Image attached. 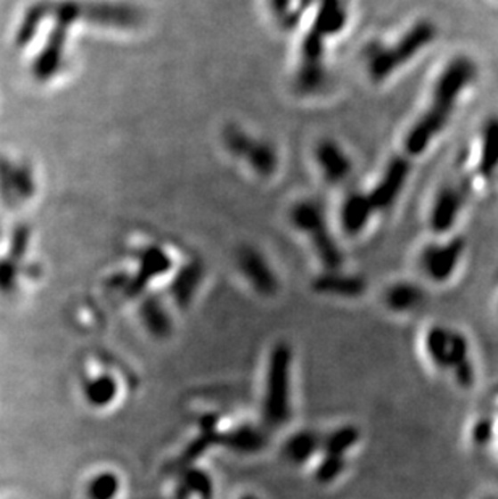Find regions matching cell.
I'll list each match as a JSON object with an SVG mask.
<instances>
[{
  "label": "cell",
  "mask_w": 498,
  "mask_h": 499,
  "mask_svg": "<svg viewBox=\"0 0 498 499\" xmlns=\"http://www.w3.org/2000/svg\"><path fill=\"white\" fill-rule=\"evenodd\" d=\"M141 322L148 333L158 339L168 338L172 333V319L160 299L151 296L141 304Z\"/></svg>",
  "instance_id": "17"
},
{
  "label": "cell",
  "mask_w": 498,
  "mask_h": 499,
  "mask_svg": "<svg viewBox=\"0 0 498 499\" xmlns=\"http://www.w3.org/2000/svg\"><path fill=\"white\" fill-rule=\"evenodd\" d=\"M291 364L293 353L287 343L272 348L263 399L264 422L272 429L285 425L291 415Z\"/></svg>",
  "instance_id": "4"
},
{
  "label": "cell",
  "mask_w": 498,
  "mask_h": 499,
  "mask_svg": "<svg viewBox=\"0 0 498 499\" xmlns=\"http://www.w3.org/2000/svg\"><path fill=\"white\" fill-rule=\"evenodd\" d=\"M220 441L230 451L248 456V454L261 453L267 445V437L263 430L256 429L253 425H243L224 435Z\"/></svg>",
  "instance_id": "15"
},
{
  "label": "cell",
  "mask_w": 498,
  "mask_h": 499,
  "mask_svg": "<svg viewBox=\"0 0 498 499\" xmlns=\"http://www.w3.org/2000/svg\"><path fill=\"white\" fill-rule=\"evenodd\" d=\"M424 348L429 361L440 372L453 377L461 388L469 389L476 381L471 345L463 331L454 328L434 325L424 336Z\"/></svg>",
  "instance_id": "2"
},
{
  "label": "cell",
  "mask_w": 498,
  "mask_h": 499,
  "mask_svg": "<svg viewBox=\"0 0 498 499\" xmlns=\"http://www.w3.org/2000/svg\"><path fill=\"white\" fill-rule=\"evenodd\" d=\"M236 264L241 275L245 276L248 283L251 284L257 293L272 296L277 291V276L259 250L241 248L238 250Z\"/></svg>",
  "instance_id": "9"
},
{
  "label": "cell",
  "mask_w": 498,
  "mask_h": 499,
  "mask_svg": "<svg viewBox=\"0 0 498 499\" xmlns=\"http://www.w3.org/2000/svg\"><path fill=\"white\" fill-rule=\"evenodd\" d=\"M426 294L416 284L402 282L394 284L385 293V304L387 307L398 314H408L412 310L420 309V304L424 302Z\"/></svg>",
  "instance_id": "20"
},
{
  "label": "cell",
  "mask_w": 498,
  "mask_h": 499,
  "mask_svg": "<svg viewBox=\"0 0 498 499\" xmlns=\"http://www.w3.org/2000/svg\"><path fill=\"white\" fill-rule=\"evenodd\" d=\"M437 37V26L430 20H420L394 44H372L367 47L366 61L369 75L376 81L382 83L395 71L402 69L408 61H412L429 44L434 43Z\"/></svg>",
  "instance_id": "3"
},
{
  "label": "cell",
  "mask_w": 498,
  "mask_h": 499,
  "mask_svg": "<svg viewBox=\"0 0 498 499\" xmlns=\"http://www.w3.org/2000/svg\"><path fill=\"white\" fill-rule=\"evenodd\" d=\"M319 448H322V437L313 430H301L283 443L282 454L291 464L299 465L314 456Z\"/></svg>",
  "instance_id": "16"
},
{
  "label": "cell",
  "mask_w": 498,
  "mask_h": 499,
  "mask_svg": "<svg viewBox=\"0 0 498 499\" xmlns=\"http://www.w3.org/2000/svg\"><path fill=\"white\" fill-rule=\"evenodd\" d=\"M315 159L329 183L340 184L350 176L353 168L350 157L332 139H325L317 146Z\"/></svg>",
  "instance_id": "12"
},
{
  "label": "cell",
  "mask_w": 498,
  "mask_h": 499,
  "mask_svg": "<svg viewBox=\"0 0 498 499\" xmlns=\"http://www.w3.org/2000/svg\"><path fill=\"white\" fill-rule=\"evenodd\" d=\"M291 220L299 230L306 233L314 246L317 258L329 270H339L343 262L341 250L333 240L322 209L315 202H301L291 210Z\"/></svg>",
  "instance_id": "5"
},
{
  "label": "cell",
  "mask_w": 498,
  "mask_h": 499,
  "mask_svg": "<svg viewBox=\"0 0 498 499\" xmlns=\"http://www.w3.org/2000/svg\"><path fill=\"white\" fill-rule=\"evenodd\" d=\"M172 267V260L160 248H146L140 254V268L136 276L127 280L125 290L128 294H140L152 278L166 275Z\"/></svg>",
  "instance_id": "11"
},
{
  "label": "cell",
  "mask_w": 498,
  "mask_h": 499,
  "mask_svg": "<svg viewBox=\"0 0 498 499\" xmlns=\"http://www.w3.org/2000/svg\"><path fill=\"white\" fill-rule=\"evenodd\" d=\"M120 479L115 472L102 470L93 475L86 485V496L88 499H115L120 493Z\"/></svg>",
  "instance_id": "24"
},
{
  "label": "cell",
  "mask_w": 498,
  "mask_h": 499,
  "mask_svg": "<svg viewBox=\"0 0 498 499\" xmlns=\"http://www.w3.org/2000/svg\"><path fill=\"white\" fill-rule=\"evenodd\" d=\"M492 439V421L489 417H481L478 422L474 423L472 429V441L478 446H487L489 441Z\"/></svg>",
  "instance_id": "26"
},
{
  "label": "cell",
  "mask_w": 498,
  "mask_h": 499,
  "mask_svg": "<svg viewBox=\"0 0 498 499\" xmlns=\"http://www.w3.org/2000/svg\"><path fill=\"white\" fill-rule=\"evenodd\" d=\"M374 206L366 192H351L341 206V225L348 234H358L364 230L372 216Z\"/></svg>",
  "instance_id": "13"
},
{
  "label": "cell",
  "mask_w": 498,
  "mask_h": 499,
  "mask_svg": "<svg viewBox=\"0 0 498 499\" xmlns=\"http://www.w3.org/2000/svg\"><path fill=\"white\" fill-rule=\"evenodd\" d=\"M315 291L335 294L341 298H358L364 293L366 284L358 276L343 275L339 270H329L314 282Z\"/></svg>",
  "instance_id": "14"
},
{
  "label": "cell",
  "mask_w": 498,
  "mask_h": 499,
  "mask_svg": "<svg viewBox=\"0 0 498 499\" xmlns=\"http://www.w3.org/2000/svg\"><path fill=\"white\" fill-rule=\"evenodd\" d=\"M410 162L406 159L395 157L390 160L376 188L367 194L374 210H387L394 206L395 200L402 194L404 183L410 176Z\"/></svg>",
  "instance_id": "8"
},
{
  "label": "cell",
  "mask_w": 498,
  "mask_h": 499,
  "mask_svg": "<svg viewBox=\"0 0 498 499\" xmlns=\"http://www.w3.org/2000/svg\"><path fill=\"white\" fill-rule=\"evenodd\" d=\"M476 78L478 67L469 57L458 55L453 61H450L434 86L428 110L420 115V120L412 125L410 133L406 135L404 147L408 154H422L430 146V143L445 129L460 97L466 87L471 86Z\"/></svg>",
  "instance_id": "1"
},
{
  "label": "cell",
  "mask_w": 498,
  "mask_h": 499,
  "mask_svg": "<svg viewBox=\"0 0 498 499\" xmlns=\"http://www.w3.org/2000/svg\"><path fill=\"white\" fill-rule=\"evenodd\" d=\"M240 499H259L257 496H254V495H245V496H241Z\"/></svg>",
  "instance_id": "27"
},
{
  "label": "cell",
  "mask_w": 498,
  "mask_h": 499,
  "mask_svg": "<svg viewBox=\"0 0 498 499\" xmlns=\"http://www.w3.org/2000/svg\"><path fill=\"white\" fill-rule=\"evenodd\" d=\"M228 152L245 160L259 176H272L279 167V154L271 143L253 138L238 127H230L224 133Z\"/></svg>",
  "instance_id": "6"
},
{
  "label": "cell",
  "mask_w": 498,
  "mask_h": 499,
  "mask_svg": "<svg viewBox=\"0 0 498 499\" xmlns=\"http://www.w3.org/2000/svg\"><path fill=\"white\" fill-rule=\"evenodd\" d=\"M361 433L353 425H343L340 429L329 433L322 438V448L325 454H335V456H345L348 449L356 446Z\"/></svg>",
  "instance_id": "23"
},
{
  "label": "cell",
  "mask_w": 498,
  "mask_h": 499,
  "mask_svg": "<svg viewBox=\"0 0 498 499\" xmlns=\"http://www.w3.org/2000/svg\"><path fill=\"white\" fill-rule=\"evenodd\" d=\"M347 469V459L345 456H335V454H325L321 464L315 469V480L322 485L335 482Z\"/></svg>",
  "instance_id": "25"
},
{
  "label": "cell",
  "mask_w": 498,
  "mask_h": 499,
  "mask_svg": "<svg viewBox=\"0 0 498 499\" xmlns=\"http://www.w3.org/2000/svg\"><path fill=\"white\" fill-rule=\"evenodd\" d=\"M463 206V192L450 184L444 186L434 199V206L429 218L430 228L438 234L450 232L461 214Z\"/></svg>",
  "instance_id": "10"
},
{
  "label": "cell",
  "mask_w": 498,
  "mask_h": 499,
  "mask_svg": "<svg viewBox=\"0 0 498 499\" xmlns=\"http://www.w3.org/2000/svg\"><path fill=\"white\" fill-rule=\"evenodd\" d=\"M479 173L484 178H492L498 173V117H490L484 123L481 133V157Z\"/></svg>",
  "instance_id": "19"
},
{
  "label": "cell",
  "mask_w": 498,
  "mask_h": 499,
  "mask_svg": "<svg viewBox=\"0 0 498 499\" xmlns=\"http://www.w3.org/2000/svg\"><path fill=\"white\" fill-rule=\"evenodd\" d=\"M202 274H204V270L198 262H192L182 268L180 274L176 276L174 283L170 284V294L174 296V299L180 307L190 306V302L192 301V298L201 283Z\"/></svg>",
  "instance_id": "21"
},
{
  "label": "cell",
  "mask_w": 498,
  "mask_h": 499,
  "mask_svg": "<svg viewBox=\"0 0 498 499\" xmlns=\"http://www.w3.org/2000/svg\"><path fill=\"white\" fill-rule=\"evenodd\" d=\"M178 491L182 493L184 498L198 496L200 499H212V493H214L212 479L206 472H202L201 469L188 467L180 477Z\"/></svg>",
  "instance_id": "22"
},
{
  "label": "cell",
  "mask_w": 498,
  "mask_h": 499,
  "mask_svg": "<svg viewBox=\"0 0 498 499\" xmlns=\"http://www.w3.org/2000/svg\"><path fill=\"white\" fill-rule=\"evenodd\" d=\"M118 381L109 373L91 377L83 383V397L91 407L104 409L118 397Z\"/></svg>",
  "instance_id": "18"
},
{
  "label": "cell",
  "mask_w": 498,
  "mask_h": 499,
  "mask_svg": "<svg viewBox=\"0 0 498 499\" xmlns=\"http://www.w3.org/2000/svg\"><path fill=\"white\" fill-rule=\"evenodd\" d=\"M486 499H498V498H495V496H487V498Z\"/></svg>",
  "instance_id": "28"
},
{
  "label": "cell",
  "mask_w": 498,
  "mask_h": 499,
  "mask_svg": "<svg viewBox=\"0 0 498 499\" xmlns=\"http://www.w3.org/2000/svg\"><path fill=\"white\" fill-rule=\"evenodd\" d=\"M464 250L466 242L460 236L445 244H429L428 248H424L420 252V268L429 280L436 283H444L454 275L463 258Z\"/></svg>",
  "instance_id": "7"
}]
</instances>
